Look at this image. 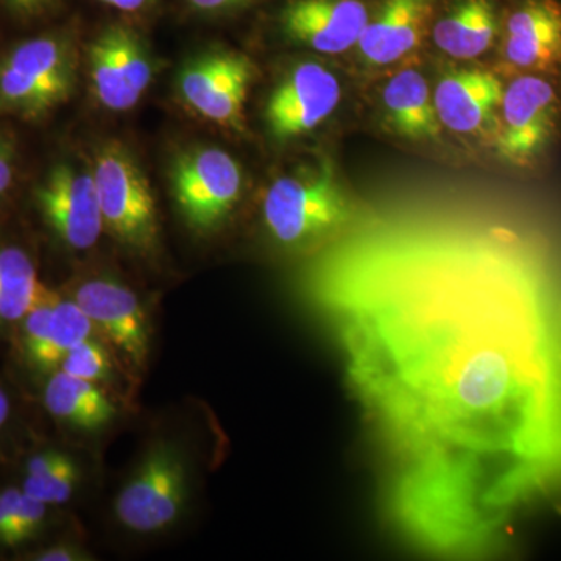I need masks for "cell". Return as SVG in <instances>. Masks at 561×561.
I'll return each instance as SVG.
<instances>
[{"label":"cell","instance_id":"8fae6325","mask_svg":"<svg viewBox=\"0 0 561 561\" xmlns=\"http://www.w3.org/2000/svg\"><path fill=\"white\" fill-rule=\"evenodd\" d=\"M153 76L149 46L131 22H110L91 41V87L103 108L114 113L135 108Z\"/></svg>","mask_w":561,"mask_h":561},{"label":"cell","instance_id":"8992f818","mask_svg":"<svg viewBox=\"0 0 561 561\" xmlns=\"http://www.w3.org/2000/svg\"><path fill=\"white\" fill-rule=\"evenodd\" d=\"M169 184L187 228L195 234L210 236L225 227L241 203L245 176L227 150L194 146L173 158Z\"/></svg>","mask_w":561,"mask_h":561},{"label":"cell","instance_id":"30bf717a","mask_svg":"<svg viewBox=\"0 0 561 561\" xmlns=\"http://www.w3.org/2000/svg\"><path fill=\"white\" fill-rule=\"evenodd\" d=\"M253 80V62L241 51L210 49L184 62L176 91L181 102L202 119L241 131Z\"/></svg>","mask_w":561,"mask_h":561},{"label":"cell","instance_id":"277c9868","mask_svg":"<svg viewBox=\"0 0 561 561\" xmlns=\"http://www.w3.org/2000/svg\"><path fill=\"white\" fill-rule=\"evenodd\" d=\"M191 490L186 453L171 438H157L139 454L117 490L114 519L133 535H160L180 522Z\"/></svg>","mask_w":561,"mask_h":561},{"label":"cell","instance_id":"5bb4252c","mask_svg":"<svg viewBox=\"0 0 561 561\" xmlns=\"http://www.w3.org/2000/svg\"><path fill=\"white\" fill-rule=\"evenodd\" d=\"M502 31L513 68L561 72V0H505Z\"/></svg>","mask_w":561,"mask_h":561},{"label":"cell","instance_id":"7402d4cb","mask_svg":"<svg viewBox=\"0 0 561 561\" xmlns=\"http://www.w3.org/2000/svg\"><path fill=\"white\" fill-rule=\"evenodd\" d=\"M94 332L90 317L81 311L80 306L69 295L62 297L55 291L54 306L44 330L43 341L25 375L39 383L46 376L57 370L62 357L70 350L92 337Z\"/></svg>","mask_w":561,"mask_h":561},{"label":"cell","instance_id":"e0dca14e","mask_svg":"<svg viewBox=\"0 0 561 561\" xmlns=\"http://www.w3.org/2000/svg\"><path fill=\"white\" fill-rule=\"evenodd\" d=\"M44 411L62 431L98 434L117 419V408L99 383L73 378L60 370L38 383Z\"/></svg>","mask_w":561,"mask_h":561},{"label":"cell","instance_id":"5b68a950","mask_svg":"<svg viewBox=\"0 0 561 561\" xmlns=\"http://www.w3.org/2000/svg\"><path fill=\"white\" fill-rule=\"evenodd\" d=\"M92 175L105 231L136 256L160 251L161 227L150 181L124 144L110 140L95 150Z\"/></svg>","mask_w":561,"mask_h":561},{"label":"cell","instance_id":"d4e9b609","mask_svg":"<svg viewBox=\"0 0 561 561\" xmlns=\"http://www.w3.org/2000/svg\"><path fill=\"white\" fill-rule=\"evenodd\" d=\"M116 357L111 356L108 345L102 339L92 337L81 342L62 357L57 370L106 387L113 383ZM55 370V371H57Z\"/></svg>","mask_w":561,"mask_h":561},{"label":"cell","instance_id":"83f0119b","mask_svg":"<svg viewBox=\"0 0 561 561\" xmlns=\"http://www.w3.org/2000/svg\"><path fill=\"white\" fill-rule=\"evenodd\" d=\"M18 171V144L13 133L0 128V208L9 198Z\"/></svg>","mask_w":561,"mask_h":561},{"label":"cell","instance_id":"52a82bcc","mask_svg":"<svg viewBox=\"0 0 561 561\" xmlns=\"http://www.w3.org/2000/svg\"><path fill=\"white\" fill-rule=\"evenodd\" d=\"M33 206L51 238L70 251L91 250L105 231L91 165H51L33 190Z\"/></svg>","mask_w":561,"mask_h":561},{"label":"cell","instance_id":"ffe728a7","mask_svg":"<svg viewBox=\"0 0 561 561\" xmlns=\"http://www.w3.org/2000/svg\"><path fill=\"white\" fill-rule=\"evenodd\" d=\"M41 287L38 264L32 251L14 239L0 238V350L9 346Z\"/></svg>","mask_w":561,"mask_h":561},{"label":"cell","instance_id":"9a60e30c","mask_svg":"<svg viewBox=\"0 0 561 561\" xmlns=\"http://www.w3.org/2000/svg\"><path fill=\"white\" fill-rule=\"evenodd\" d=\"M505 0H437L431 21L435 46L457 60L481 57L493 46Z\"/></svg>","mask_w":561,"mask_h":561},{"label":"cell","instance_id":"603a6c76","mask_svg":"<svg viewBox=\"0 0 561 561\" xmlns=\"http://www.w3.org/2000/svg\"><path fill=\"white\" fill-rule=\"evenodd\" d=\"M36 442L24 397L16 383L0 375V467H16Z\"/></svg>","mask_w":561,"mask_h":561},{"label":"cell","instance_id":"d6986e66","mask_svg":"<svg viewBox=\"0 0 561 561\" xmlns=\"http://www.w3.org/2000/svg\"><path fill=\"white\" fill-rule=\"evenodd\" d=\"M18 485L28 496L61 508L79 493L83 470L72 454L36 442L18 461Z\"/></svg>","mask_w":561,"mask_h":561},{"label":"cell","instance_id":"7c38bea8","mask_svg":"<svg viewBox=\"0 0 561 561\" xmlns=\"http://www.w3.org/2000/svg\"><path fill=\"white\" fill-rule=\"evenodd\" d=\"M561 98L541 73H524L502 92L497 153L518 168L534 164L559 130Z\"/></svg>","mask_w":561,"mask_h":561},{"label":"cell","instance_id":"2e32d148","mask_svg":"<svg viewBox=\"0 0 561 561\" xmlns=\"http://www.w3.org/2000/svg\"><path fill=\"white\" fill-rule=\"evenodd\" d=\"M437 0H379L357 49L370 65H390L419 46Z\"/></svg>","mask_w":561,"mask_h":561},{"label":"cell","instance_id":"f546056e","mask_svg":"<svg viewBox=\"0 0 561 561\" xmlns=\"http://www.w3.org/2000/svg\"><path fill=\"white\" fill-rule=\"evenodd\" d=\"M21 494V486L18 482H9L0 485V551L5 545L7 534H9L11 516H13L14 505Z\"/></svg>","mask_w":561,"mask_h":561},{"label":"cell","instance_id":"ac0fdd59","mask_svg":"<svg viewBox=\"0 0 561 561\" xmlns=\"http://www.w3.org/2000/svg\"><path fill=\"white\" fill-rule=\"evenodd\" d=\"M504 87L486 70L449 73L434 92V105L443 127L470 135L485 127L501 106Z\"/></svg>","mask_w":561,"mask_h":561},{"label":"cell","instance_id":"3957f363","mask_svg":"<svg viewBox=\"0 0 561 561\" xmlns=\"http://www.w3.org/2000/svg\"><path fill=\"white\" fill-rule=\"evenodd\" d=\"M350 217L348 198L327 160L279 176L262 201L265 230L284 249H309L341 230Z\"/></svg>","mask_w":561,"mask_h":561},{"label":"cell","instance_id":"6da1fadb","mask_svg":"<svg viewBox=\"0 0 561 561\" xmlns=\"http://www.w3.org/2000/svg\"><path fill=\"white\" fill-rule=\"evenodd\" d=\"M316 291L404 463L463 472L505 515L556 478L559 323L515 273L474 249L397 247L332 262Z\"/></svg>","mask_w":561,"mask_h":561},{"label":"cell","instance_id":"44dd1931","mask_svg":"<svg viewBox=\"0 0 561 561\" xmlns=\"http://www.w3.org/2000/svg\"><path fill=\"white\" fill-rule=\"evenodd\" d=\"M387 121L398 135L412 140H434L440 136L438 121L427 81L416 70L397 73L382 91Z\"/></svg>","mask_w":561,"mask_h":561},{"label":"cell","instance_id":"484cf974","mask_svg":"<svg viewBox=\"0 0 561 561\" xmlns=\"http://www.w3.org/2000/svg\"><path fill=\"white\" fill-rule=\"evenodd\" d=\"M184 13L201 21H227L262 9L271 0H179Z\"/></svg>","mask_w":561,"mask_h":561},{"label":"cell","instance_id":"ba28073f","mask_svg":"<svg viewBox=\"0 0 561 561\" xmlns=\"http://www.w3.org/2000/svg\"><path fill=\"white\" fill-rule=\"evenodd\" d=\"M69 297L90 317L94 331L113 348L114 357L131 378L146 370L150 357L149 316L139 295L111 276L80 280Z\"/></svg>","mask_w":561,"mask_h":561},{"label":"cell","instance_id":"9c48e42d","mask_svg":"<svg viewBox=\"0 0 561 561\" xmlns=\"http://www.w3.org/2000/svg\"><path fill=\"white\" fill-rule=\"evenodd\" d=\"M379 0H271L268 25L291 46L339 55L353 49Z\"/></svg>","mask_w":561,"mask_h":561},{"label":"cell","instance_id":"1f68e13d","mask_svg":"<svg viewBox=\"0 0 561 561\" xmlns=\"http://www.w3.org/2000/svg\"><path fill=\"white\" fill-rule=\"evenodd\" d=\"M557 375H559V456L556 479H561V321L559 323V350H557Z\"/></svg>","mask_w":561,"mask_h":561},{"label":"cell","instance_id":"cb8c5ba5","mask_svg":"<svg viewBox=\"0 0 561 561\" xmlns=\"http://www.w3.org/2000/svg\"><path fill=\"white\" fill-rule=\"evenodd\" d=\"M58 511L21 490L2 552L14 557L49 540L58 523Z\"/></svg>","mask_w":561,"mask_h":561},{"label":"cell","instance_id":"7a4b0ae2","mask_svg":"<svg viewBox=\"0 0 561 561\" xmlns=\"http://www.w3.org/2000/svg\"><path fill=\"white\" fill-rule=\"evenodd\" d=\"M79 80L72 28L22 41L0 58V116L39 121L60 108Z\"/></svg>","mask_w":561,"mask_h":561},{"label":"cell","instance_id":"4dcf8cb0","mask_svg":"<svg viewBox=\"0 0 561 561\" xmlns=\"http://www.w3.org/2000/svg\"><path fill=\"white\" fill-rule=\"evenodd\" d=\"M7 3L22 20H39L60 9L61 0H7Z\"/></svg>","mask_w":561,"mask_h":561},{"label":"cell","instance_id":"f1b7e54d","mask_svg":"<svg viewBox=\"0 0 561 561\" xmlns=\"http://www.w3.org/2000/svg\"><path fill=\"white\" fill-rule=\"evenodd\" d=\"M106 9L124 16V21H146L161 9L162 0H95Z\"/></svg>","mask_w":561,"mask_h":561},{"label":"cell","instance_id":"4fadbf2b","mask_svg":"<svg viewBox=\"0 0 561 561\" xmlns=\"http://www.w3.org/2000/svg\"><path fill=\"white\" fill-rule=\"evenodd\" d=\"M341 101V80L332 70L317 61L297 62L268 94L265 128L278 142H290L330 119Z\"/></svg>","mask_w":561,"mask_h":561},{"label":"cell","instance_id":"4316f807","mask_svg":"<svg viewBox=\"0 0 561 561\" xmlns=\"http://www.w3.org/2000/svg\"><path fill=\"white\" fill-rule=\"evenodd\" d=\"M91 553L84 551L83 546L66 538L49 540L33 546L27 551L14 556V560L24 561H84L91 560Z\"/></svg>","mask_w":561,"mask_h":561}]
</instances>
